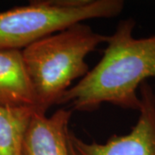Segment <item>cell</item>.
I'll list each match as a JSON object with an SVG mask.
<instances>
[{
	"mask_svg": "<svg viewBox=\"0 0 155 155\" xmlns=\"http://www.w3.org/2000/svg\"><path fill=\"white\" fill-rule=\"evenodd\" d=\"M134 27L133 18L119 22L115 33L106 37L101 61L65 92L59 104L78 111H93L103 104L139 110L137 91L155 78V35L135 38Z\"/></svg>",
	"mask_w": 155,
	"mask_h": 155,
	"instance_id": "1",
	"label": "cell"
},
{
	"mask_svg": "<svg viewBox=\"0 0 155 155\" xmlns=\"http://www.w3.org/2000/svg\"><path fill=\"white\" fill-rule=\"evenodd\" d=\"M106 37L79 22L22 50L37 111L46 114L50 107L59 104L72 82L87 74L85 58L105 42Z\"/></svg>",
	"mask_w": 155,
	"mask_h": 155,
	"instance_id": "2",
	"label": "cell"
},
{
	"mask_svg": "<svg viewBox=\"0 0 155 155\" xmlns=\"http://www.w3.org/2000/svg\"><path fill=\"white\" fill-rule=\"evenodd\" d=\"M123 8L122 0H37L0 11V49H24L76 23L116 17Z\"/></svg>",
	"mask_w": 155,
	"mask_h": 155,
	"instance_id": "3",
	"label": "cell"
},
{
	"mask_svg": "<svg viewBox=\"0 0 155 155\" xmlns=\"http://www.w3.org/2000/svg\"><path fill=\"white\" fill-rule=\"evenodd\" d=\"M139 91L140 116L131 131L114 134L104 144L85 142L70 131L69 141L77 155H155V93L147 82Z\"/></svg>",
	"mask_w": 155,
	"mask_h": 155,
	"instance_id": "4",
	"label": "cell"
},
{
	"mask_svg": "<svg viewBox=\"0 0 155 155\" xmlns=\"http://www.w3.org/2000/svg\"><path fill=\"white\" fill-rule=\"evenodd\" d=\"M72 110L60 109L49 117L35 111L23 139L22 155H70L68 124Z\"/></svg>",
	"mask_w": 155,
	"mask_h": 155,
	"instance_id": "5",
	"label": "cell"
},
{
	"mask_svg": "<svg viewBox=\"0 0 155 155\" xmlns=\"http://www.w3.org/2000/svg\"><path fill=\"white\" fill-rule=\"evenodd\" d=\"M0 107H34L36 99L22 50L0 49Z\"/></svg>",
	"mask_w": 155,
	"mask_h": 155,
	"instance_id": "6",
	"label": "cell"
},
{
	"mask_svg": "<svg viewBox=\"0 0 155 155\" xmlns=\"http://www.w3.org/2000/svg\"><path fill=\"white\" fill-rule=\"evenodd\" d=\"M34 107H0V155H22L23 139Z\"/></svg>",
	"mask_w": 155,
	"mask_h": 155,
	"instance_id": "7",
	"label": "cell"
},
{
	"mask_svg": "<svg viewBox=\"0 0 155 155\" xmlns=\"http://www.w3.org/2000/svg\"><path fill=\"white\" fill-rule=\"evenodd\" d=\"M69 148H70V155H77V153H75V151L73 149V147H72V145L69 141Z\"/></svg>",
	"mask_w": 155,
	"mask_h": 155,
	"instance_id": "8",
	"label": "cell"
}]
</instances>
